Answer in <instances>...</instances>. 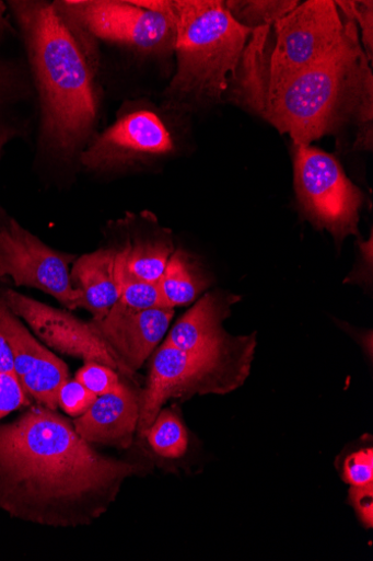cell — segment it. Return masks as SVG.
<instances>
[{"label": "cell", "instance_id": "6da1fadb", "mask_svg": "<svg viewBox=\"0 0 373 561\" xmlns=\"http://www.w3.org/2000/svg\"><path fill=\"white\" fill-rule=\"evenodd\" d=\"M139 471L96 453L66 419L42 405L0 425V508L30 523L92 525Z\"/></svg>", "mask_w": 373, "mask_h": 561}, {"label": "cell", "instance_id": "7a4b0ae2", "mask_svg": "<svg viewBox=\"0 0 373 561\" xmlns=\"http://www.w3.org/2000/svg\"><path fill=\"white\" fill-rule=\"evenodd\" d=\"M22 31L40 105L44 144L73 157L95 136L101 108L96 46L48 2H10Z\"/></svg>", "mask_w": 373, "mask_h": 561}, {"label": "cell", "instance_id": "3957f363", "mask_svg": "<svg viewBox=\"0 0 373 561\" xmlns=\"http://www.w3.org/2000/svg\"><path fill=\"white\" fill-rule=\"evenodd\" d=\"M258 115L288 134L294 146L312 145L354 122L359 129L354 148L372 149L373 76L360 35L266 92Z\"/></svg>", "mask_w": 373, "mask_h": 561}, {"label": "cell", "instance_id": "277c9868", "mask_svg": "<svg viewBox=\"0 0 373 561\" xmlns=\"http://www.w3.org/2000/svg\"><path fill=\"white\" fill-rule=\"evenodd\" d=\"M174 23L176 72L162 106L187 116L222 104L235 78L252 30L238 23L222 0H135Z\"/></svg>", "mask_w": 373, "mask_h": 561}, {"label": "cell", "instance_id": "5b68a950", "mask_svg": "<svg viewBox=\"0 0 373 561\" xmlns=\"http://www.w3.org/2000/svg\"><path fill=\"white\" fill-rule=\"evenodd\" d=\"M256 336H233L197 350L184 351L162 345L153 356L147 387L140 396L138 432L144 436L164 404L193 394H225L247 379Z\"/></svg>", "mask_w": 373, "mask_h": 561}, {"label": "cell", "instance_id": "8992f818", "mask_svg": "<svg viewBox=\"0 0 373 561\" xmlns=\"http://www.w3.org/2000/svg\"><path fill=\"white\" fill-rule=\"evenodd\" d=\"M183 117L145 100L125 101L116 121L82 150L81 163L110 171L172 156L183 138Z\"/></svg>", "mask_w": 373, "mask_h": 561}, {"label": "cell", "instance_id": "52a82bcc", "mask_svg": "<svg viewBox=\"0 0 373 561\" xmlns=\"http://www.w3.org/2000/svg\"><path fill=\"white\" fill-rule=\"evenodd\" d=\"M272 30L276 44L269 50L265 94L328 59L359 34L355 23L342 18L331 0H308L299 4Z\"/></svg>", "mask_w": 373, "mask_h": 561}, {"label": "cell", "instance_id": "ba28073f", "mask_svg": "<svg viewBox=\"0 0 373 561\" xmlns=\"http://www.w3.org/2000/svg\"><path fill=\"white\" fill-rule=\"evenodd\" d=\"M55 3L59 13L85 39L127 48L141 58L164 59L174 55L176 31L165 14L120 0H65Z\"/></svg>", "mask_w": 373, "mask_h": 561}, {"label": "cell", "instance_id": "9c48e42d", "mask_svg": "<svg viewBox=\"0 0 373 561\" xmlns=\"http://www.w3.org/2000/svg\"><path fill=\"white\" fill-rule=\"evenodd\" d=\"M294 186L305 216L338 241L359 234L361 191L339 161L312 145L294 146Z\"/></svg>", "mask_w": 373, "mask_h": 561}, {"label": "cell", "instance_id": "30bf717a", "mask_svg": "<svg viewBox=\"0 0 373 561\" xmlns=\"http://www.w3.org/2000/svg\"><path fill=\"white\" fill-rule=\"evenodd\" d=\"M74 260L71 254L49 248L14 219L0 227V278L37 288L70 310L79 309L82 298L71 278L70 264Z\"/></svg>", "mask_w": 373, "mask_h": 561}, {"label": "cell", "instance_id": "8fae6325", "mask_svg": "<svg viewBox=\"0 0 373 561\" xmlns=\"http://www.w3.org/2000/svg\"><path fill=\"white\" fill-rule=\"evenodd\" d=\"M2 299L8 308L49 347L77 356L85 363L109 367L132 379L133 374L123 366L90 323L11 289L2 293Z\"/></svg>", "mask_w": 373, "mask_h": 561}, {"label": "cell", "instance_id": "7c38bea8", "mask_svg": "<svg viewBox=\"0 0 373 561\" xmlns=\"http://www.w3.org/2000/svg\"><path fill=\"white\" fill-rule=\"evenodd\" d=\"M0 332L13 354L14 373L26 394L39 405L56 411L59 392L69 380V371L57 355L45 348L0 298Z\"/></svg>", "mask_w": 373, "mask_h": 561}, {"label": "cell", "instance_id": "4fadbf2b", "mask_svg": "<svg viewBox=\"0 0 373 561\" xmlns=\"http://www.w3.org/2000/svg\"><path fill=\"white\" fill-rule=\"evenodd\" d=\"M173 318L174 309L138 311L118 301L108 314L90 325L135 375L166 335Z\"/></svg>", "mask_w": 373, "mask_h": 561}, {"label": "cell", "instance_id": "5bb4252c", "mask_svg": "<svg viewBox=\"0 0 373 561\" xmlns=\"http://www.w3.org/2000/svg\"><path fill=\"white\" fill-rule=\"evenodd\" d=\"M140 403V396L123 382L115 391L97 397L74 421V430L89 444L128 448L138 430Z\"/></svg>", "mask_w": 373, "mask_h": 561}, {"label": "cell", "instance_id": "9a60e30c", "mask_svg": "<svg viewBox=\"0 0 373 561\" xmlns=\"http://www.w3.org/2000/svg\"><path fill=\"white\" fill-rule=\"evenodd\" d=\"M73 286L81 291L80 308L93 320L103 319L120 299L118 249H100L84 254L71 274Z\"/></svg>", "mask_w": 373, "mask_h": 561}, {"label": "cell", "instance_id": "2e32d148", "mask_svg": "<svg viewBox=\"0 0 373 561\" xmlns=\"http://www.w3.org/2000/svg\"><path fill=\"white\" fill-rule=\"evenodd\" d=\"M236 300L234 295H205L176 323L163 345L191 351L221 340L228 334L223 322Z\"/></svg>", "mask_w": 373, "mask_h": 561}, {"label": "cell", "instance_id": "e0dca14e", "mask_svg": "<svg viewBox=\"0 0 373 561\" xmlns=\"http://www.w3.org/2000/svg\"><path fill=\"white\" fill-rule=\"evenodd\" d=\"M119 249L126 273L149 283H158L176 250L171 234L164 232L130 238Z\"/></svg>", "mask_w": 373, "mask_h": 561}, {"label": "cell", "instance_id": "ac0fdd59", "mask_svg": "<svg viewBox=\"0 0 373 561\" xmlns=\"http://www.w3.org/2000/svg\"><path fill=\"white\" fill-rule=\"evenodd\" d=\"M158 285L170 309L193 302L206 286L190 263L188 254L179 248L174 251Z\"/></svg>", "mask_w": 373, "mask_h": 561}, {"label": "cell", "instance_id": "d6986e66", "mask_svg": "<svg viewBox=\"0 0 373 561\" xmlns=\"http://www.w3.org/2000/svg\"><path fill=\"white\" fill-rule=\"evenodd\" d=\"M144 436L153 451L168 460L183 457L188 448L187 431L179 417L170 410L159 413Z\"/></svg>", "mask_w": 373, "mask_h": 561}, {"label": "cell", "instance_id": "ffe728a7", "mask_svg": "<svg viewBox=\"0 0 373 561\" xmlns=\"http://www.w3.org/2000/svg\"><path fill=\"white\" fill-rule=\"evenodd\" d=\"M234 19L252 31L273 28L275 24L291 13L300 3L290 0L280 2H264V0H242V2H225Z\"/></svg>", "mask_w": 373, "mask_h": 561}, {"label": "cell", "instance_id": "44dd1931", "mask_svg": "<svg viewBox=\"0 0 373 561\" xmlns=\"http://www.w3.org/2000/svg\"><path fill=\"white\" fill-rule=\"evenodd\" d=\"M118 256L120 267L119 302L138 311L170 309L158 283L144 282L128 275L124 268L120 249H118Z\"/></svg>", "mask_w": 373, "mask_h": 561}, {"label": "cell", "instance_id": "7402d4cb", "mask_svg": "<svg viewBox=\"0 0 373 561\" xmlns=\"http://www.w3.org/2000/svg\"><path fill=\"white\" fill-rule=\"evenodd\" d=\"M339 11H341L342 15L347 19L352 20L358 31H361V45L364 50V54L369 60L372 62L373 57V3L372 2H336Z\"/></svg>", "mask_w": 373, "mask_h": 561}, {"label": "cell", "instance_id": "603a6c76", "mask_svg": "<svg viewBox=\"0 0 373 561\" xmlns=\"http://www.w3.org/2000/svg\"><path fill=\"white\" fill-rule=\"evenodd\" d=\"M75 379L96 397L113 392L123 385L119 373L95 363H86Z\"/></svg>", "mask_w": 373, "mask_h": 561}, {"label": "cell", "instance_id": "cb8c5ba5", "mask_svg": "<svg viewBox=\"0 0 373 561\" xmlns=\"http://www.w3.org/2000/svg\"><path fill=\"white\" fill-rule=\"evenodd\" d=\"M96 396L77 379L67 381L59 392V407L72 417L85 414L96 400Z\"/></svg>", "mask_w": 373, "mask_h": 561}, {"label": "cell", "instance_id": "d4e9b609", "mask_svg": "<svg viewBox=\"0 0 373 561\" xmlns=\"http://www.w3.org/2000/svg\"><path fill=\"white\" fill-rule=\"evenodd\" d=\"M343 480L350 486L373 484L372 448L361 449L351 454L345 463Z\"/></svg>", "mask_w": 373, "mask_h": 561}, {"label": "cell", "instance_id": "484cf974", "mask_svg": "<svg viewBox=\"0 0 373 561\" xmlns=\"http://www.w3.org/2000/svg\"><path fill=\"white\" fill-rule=\"evenodd\" d=\"M26 405L30 399L16 375L0 373V420Z\"/></svg>", "mask_w": 373, "mask_h": 561}, {"label": "cell", "instance_id": "4316f807", "mask_svg": "<svg viewBox=\"0 0 373 561\" xmlns=\"http://www.w3.org/2000/svg\"><path fill=\"white\" fill-rule=\"evenodd\" d=\"M350 501L361 523L371 528L373 524V484L351 486Z\"/></svg>", "mask_w": 373, "mask_h": 561}, {"label": "cell", "instance_id": "83f0119b", "mask_svg": "<svg viewBox=\"0 0 373 561\" xmlns=\"http://www.w3.org/2000/svg\"><path fill=\"white\" fill-rule=\"evenodd\" d=\"M19 89V77L14 68L4 60H0V108L15 96Z\"/></svg>", "mask_w": 373, "mask_h": 561}, {"label": "cell", "instance_id": "f1b7e54d", "mask_svg": "<svg viewBox=\"0 0 373 561\" xmlns=\"http://www.w3.org/2000/svg\"><path fill=\"white\" fill-rule=\"evenodd\" d=\"M0 373L15 374L12 350L2 332H0Z\"/></svg>", "mask_w": 373, "mask_h": 561}, {"label": "cell", "instance_id": "f546056e", "mask_svg": "<svg viewBox=\"0 0 373 561\" xmlns=\"http://www.w3.org/2000/svg\"><path fill=\"white\" fill-rule=\"evenodd\" d=\"M5 13V7L3 3H0V31H3L4 28H11V25L5 21L4 18Z\"/></svg>", "mask_w": 373, "mask_h": 561}, {"label": "cell", "instance_id": "4dcf8cb0", "mask_svg": "<svg viewBox=\"0 0 373 561\" xmlns=\"http://www.w3.org/2000/svg\"><path fill=\"white\" fill-rule=\"evenodd\" d=\"M10 136H2V137H0V151H2L3 145L5 144V141H7V139Z\"/></svg>", "mask_w": 373, "mask_h": 561}]
</instances>
